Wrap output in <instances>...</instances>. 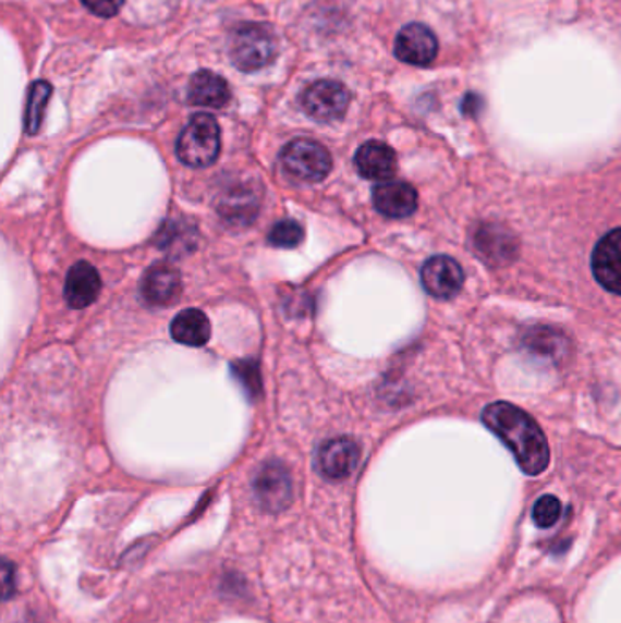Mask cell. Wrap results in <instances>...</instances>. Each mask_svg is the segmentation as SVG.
Here are the masks:
<instances>
[{
	"instance_id": "2e32d148",
	"label": "cell",
	"mask_w": 621,
	"mask_h": 623,
	"mask_svg": "<svg viewBox=\"0 0 621 623\" xmlns=\"http://www.w3.org/2000/svg\"><path fill=\"white\" fill-rule=\"evenodd\" d=\"M170 332H172L173 340L181 345L203 346L210 340V319L206 318L205 312L188 308L173 319Z\"/></svg>"
},
{
	"instance_id": "5b68a950",
	"label": "cell",
	"mask_w": 621,
	"mask_h": 623,
	"mask_svg": "<svg viewBox=\"0 0 621 623\" xmlns=\"http://www.w3.org/2000/svg\"><path fill=\"white\" fill-rule=\"evenodd\" d=\"M350 105V91L343 83L322 78L301 94V108L317 123H333L343 118Z\"/></svg>"
},
{
	"instance_id": "9a60e30c",
	"label": "cell",
	"mask_w": 621,
	"mask_h": 623,
	"mask_svg": "<svg viewBox=\"0 0 621 623\" xmlns=\"http://www.w3.org/2000/svg\"><path fill=\"white\" fill-rule=\"evenodd\" d=\"M188 100L195 107L222 108L230 100V88L221 75L200 70L190 78Z\"/></svg>"
},
{
	"instance_id": "ffe728a7",
	"label": "cell",
	"mask_w": 621,
	"mask_h": 623,
	"mask_svg": "<svg viewBox=\"0 0 621 623\" xmlns=\"http://www.w3.org/2000/svg\"><path fill=\"white\" fill-rule=\"evenodd\" d=\"M561 516V501L556 496L545 494L534 503L533 520L539 529H549Z\"/></svg>"
},
{
	"instance_id": "ac0fdd59",
	"label": "cell",
	"mask_w": 621,
	"mask_h": 623,
	"mask_svg": "<svg viewBox=\"0 0 621 623\" xmlns=\"http://www.w3.org/2000/svg\"><path fill=\"white\" fill-rule=\"evenodd\" d=\"M50 97V83H46V81H37V83H34V86L29 89L28 107H26V118H24L26 134L35 135L39 132Z\"/></svg>"
},
{
	"instance_id": "7a4b0ae2",
	"label": "cell",
	"mask_w": 621,
	"mask_h": 623,
	"mask_svg": "<svg viewBox=\"0 0 621 623\" xmlns=\"http://www.w3.org/2000/svg\"><path fill=\"white\" fill-rule=\"evenodd\" d=\"M178 157L186 167L206 168L216 162L221 151V130L208 113L190 119L178 139Z\"/></svg>"
},
{
	"instance_id": "30bf717a",
	"label": "cell",
	"mask_w": 621,
	"mask_h": 623,
	"mask_svg": "<svg viewBox=\"0 0 621 623\" xmlns=\"http://www.w3.org/2000/svg\"><path fill=\"white\" fill-rule=\"evenodd\" d=\"M593 273L605 290L621 295V229L609 232L594 248Z\"/></svg>"
},
{
	"instance_id": "8992f818",
	"label": "cell",
	"mask_w": 621,
	"mask_h": 623,
	"mask_svg": "<svg viewBox=\"0 0 621 623\" xmlns=\"http://www.w3.org/2000/svg\"><path fill=\"white\" fill-rule=\"evenodd\" d=\"M254 492L265 511H284L292 501V478L289 468L278 462L263 465L254 479Z\"/></svg>"
},
{
	"instance_id": "7c38bea8",
	"label": "cell",
	"mask_w": 621,
	"mask_h": 623,
	"mask_svg": "<svg viewBox=\"0 0 621 623\" xmlns=\"http://www.w3.org/2000/svg\"><path fill=\"white\" fill-rule=\"evenodd\" d=\"M355 168L365 179L370 181H389L398 170L395 151L379 141H368L355 154Z\"/></svg>"
},
{
	"instance_id": "d6986e66",
	"label": "cell",
	"mask_w": 621,
	"mask_h": 623,
	"mask_svg": "<svg viewBox=\"0 0 621 623\" xmlns=\"http://www.w3.org/2000/svg\"><path fill=\"white\" fill-rule=\"evenodd\" d=\"M303 237H305V230L292 219H284L273 224V229L268 234V241L279 248H294L300 245Z\"/></svg>"
},
{
	"instance_id": "3957f363",
	"label": "cell",
	"mask_w": 621,
	"mask_h": 623,
	"mask_svg": "<svg viewBox=\"0 0 621 623\" xmlns=\"http://www.w3.org/2000/svg\"><path fill=\"white\" fill-rule=\"evenodd\" d=\"M278 56L272 29L263 24H241L230 37V57L241 72H257Z\"/></svg>"
},
{
	"instance_id": "52a82bcc",
	"label": "cell",
	"mask_w": 621,
	"mask_h": 623,
	"mask_svg": "<svg viewBox=\"0 0 621 623\" xmlns=\"http://www.w3.org/2000/svg\"><path fill=\"white\" fill-rule=\"evenodd\" d=\"M465 273L460 262L449 256H434L422 268L423 289L436 300H450L460 294Z\"/></svg>"
},
{
	"instance_id": "5bb4252c",
	"label": "cell",
	"mask_w": 621,
	"mask_h": 623,
	"mask_svg": "<svg viewBox=\"0 0 621 623\" xmlns=\"http://www.w3.org/2000/svg\"><path fill=\"white\" fill-rule=\"evenodd\" d=\"M141 292L150 305H172L181 294V276L175 268L157 265L145 273Z\"/></svg>"
},
{
	"instance_id": "9c48e42d",
	"label": "cell",
	"mask_w": 621,
	"mask_h": 623,
	"mask_svg": "<svg viewBox=\"0 0 621 623\" xmlns=\"http://www.w3.org/2000/svg\"><path fill=\"white\" fill-rule=\"evenodd\" d=\"M361 449L352 438L341 436L328 440L325 445L319 449L317 456V465L322 476L332 481L349 478L354 473V468L360 463Z\"/></svg>"
},
{
	"instance_id": "e0dca14e",
	"label": "cell",
	"mask_w": 621,
	"mask_h": 623,
	"mask_svg": "<svg viewBox=\"0 0 621 623\" xmlns=\"http://www.w3.org/2000/svg\"><path fill=\"white\" fill-rule=\"evenodd\" d=\"M257 208H259V199L252 190L232 188L228 194L222 195L217 212L221 213L228 223L246 224L256 218Z\"/></svg>"
},
{
	"instance_id": "277c9868",
	"label": "cell",
	"mask_w": 621,
	"mask_h": 623,
	"mask_svg": "<svg viewBox=\"0 0 621 623\" xmlns=\"http://www.w3.org/2000/svg\"><path fill=\"white\" fill-rule=\"evenodd\" d=\"M281 167L295 181L319 183L332 170V157L316 141L295 139L281 151Z\"/></svg>"
},
{
	"instance_id": "44dd1931",
	"label": "cell",
	"mask_w": 621,
	"mask_h": 623,
	"mask_svg": "<svg viewBox=\"0 0 621 623\" xmlns=\"http://www.w3.org/2000/svg\"><path fill=\"white\" fill-rule=\"evenodd\" d=\"M83 4L99 17H115L121 12L124 0H83Z\"/></svg>"
},
{
	"instance_id": "ba28073f",
	"label": "cell",
	"mask_w": 621,
	"mask_h": 623,
	"mask_svg": "<svg viewBox=\"0 0 621 623\" xmlns=\"http://www.w3.org/2000/svg\"><path fill=\"white\" fill-rule=\"evenodd\" d=\"M438 50V37L423 24H409L395 37V57L412 66H428Z\"/></svg>"
},
{
	"instance_id": "8fae6325",
	"label": "cell",
	"mask_w": 621,
	"mask_h": 623,
	"mask_svg": "<svg viewBox=\"0 0 621 623\" xmlns=\"http://www.w3.org/2000/svg\"><path fill=\"white\" fill-rule=\"evenodd\" d=\"M374 205L379 212L392 219L409 218L416 212L417 192L403 181H385L374 188Z\"/></svg>"
},
{
	"instance_id": "4fadbf2b",
	"label": "cell",
	"mask_w": 621,
	"mask_h": 623,
	"mask_svg": "<svg viewBox=\"0 0 621 623\" xmlns=\"http://www.w3.org/2000/svg\"><path fill=\"white\" fill-rule=\"evenodd\" d=\"M100 292L99 272L94 265L86 261H78L73 265L68 272L66 284H64V295L68 305L72 308H86L92 305Z\"/></svg>"
},
{
	"instance_id": "7402d4cb",
	"label": "cell",
	"mask_w": 621,
	"mask_h": 623,
	"mask_svg": "<svg viewBox=\"0 0 621 623\" xmlns=\"http://www.w3.org/2000/svg\"><path fill=\"white\" fill-rule=\"evenodd\" d=\"M12 565L7 563V567H4V595H7V598L12 596Z\"/></svg>"
},
{
	"instance_id": "6da1fadb",
	"label": "cell",
	"mask_w": 621,
	"mask_h": 623,
	"mask_svg": "<svg viewBox=\"0 0 621 623\" xmlns=\"http://www.w3.org/2000/svg\"><path fill=\"white\" fill-rule=\"evenodd\" d=\"M483 424L512 452L518 465L528 476H538L549 465V445L544 430L522 408L498 401L485 406Z\"/></svg>"
}]
</instances>
